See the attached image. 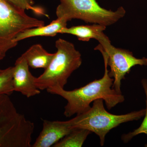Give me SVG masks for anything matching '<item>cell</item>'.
<instances>
[{
    "instance_id": "13",
    "label": "cell",
    "mask_w": 147,
    "mask_h": 147,
    "mask_svg": "<svg viewBox=\"0 0 147 147\" xmlns=\"http://www.w3.org/2000/svg\"><path fill=\"white\" fill-rule=\"evenodd\" d=\"M91 133L88 129L74 128L69 133L55 144L53 147H81Z\"/></svg>"
},
{
    "instance_id": "11",
    "label": "cell",
    "mask_w": 147,
    "mask_h": 147,
    "mask_svg": "<svg viewBox=\"0 0 147 147\" xmlns=\"http://www.w3.org/2000/svg\"><path fill=\"white\" fill-rule=\"evenodd\" d=\"M67 22L63 18H57L47 26L27 29L16 36L14 42L18 43V41L33 37L55 36L62 29L67 27Z\"/></svg>"
},
{
    "instance_id": "15",
    "label": "cell",
    "mask_w": 147,
    "mask_h": 147,
    "mask_svg": "<svg viewBox=\"0 0 147 147\" xmlns=\"http://www.w3.org/2000/svg\"><path fill=\"white\" fill-rule=\"evenodd\" d=\"M142 84L146 95V109L145 118L142 122V124L139 128L135 129L132 132H129L128 134H123L122 136V140L125 143H127L129 142L133 137L139 134H145L147 135V80L144 79L142 80Z\"/></svg>"
},
{
    "instance_id": "6",
    "label": "cell",
    "mask_w": 147,
    "mask_h": 147,
    "mask_svg": "<svg viewBox=\"0 0 147 147\" xmlns=\"http://www.w3.org/2000/svg\"><path fill=\"white\" fill-rule=\"evenodd\" d=\"M45 25L43 21L27 15L7 0H0V61L9 50L18 44L16 36L27 29Z\"/></svg>"
},
{
    "instance_id": "10",
    "label": "cell",
    "mask_w": 147,
    "mask_h": 147,
    "mask_svg": "<svg viewBox=\"0 0 147 147\" xmlns=\"http://www.w3.org/2000/svg\"><path fill=\"white\" fill-rule=\"evenodd\" d=\"M106 28V26L100 24L82 25L64 28L59 34L73 35L81 41H89L90 39H95L100 42L108 38L103 32Z\"/></svg>"
},
{
    "instance_id": "2",
    "label": "cell",
    "mask_w": 147,
    "mask_h": 147,
    "mask_svg": "<svg viewBox=\"0 0 147 147\" xmlns=\"http://www.w3.org/2000/svg\"><path fill=\"white\" fill-rule=\"evenodd\" d=\"M55 46L57 51L50 65L41 75L35 77V85L40 90L55 86L64 88L69 76L82 64V55L73 43L59 38Z\"/></svg>"
},
{
    "instance_id": "7",
    "label": "cell",
    "mask_w": 147,
    "mask_h": 147,
    "mask_svg": "<svg viewBox=\"0 0 147 147\" xmlns=\"http://www.w3.org/2000/svg\"><path fill=\"white\" fill-rule=\"evenodd\" d=\"M99 43L106 53L107 64L110 68L109 75L114 79L112 88L119 94H122L121 81L127 74L134 66L147 65V58L138 59L129 50L114 47L109 38Z\"/></svg>"
},
{
    "instance_id": "3",
    "label": "cell",
    "mask_w": 147,
    "mask_h": 147,
    "mask_svg": "<svg viewBox=\"0 0 147 147\" xmlns=\"http://www.w3.org/2000/svg\"><path fill=\"white\" fill-rule=\"evenodd\" d=\"M9 96L0 95V147H31L34 123L18 112Z\"/></svg>"
},
{
    "instance_id": "5",
    "label": "cell",
    "mask_w": 147,
    "mask_h": 147,
    "mask_svg": "<svg viewBox=\"0 0 147 147\" xmlns=\"http://www.w3.org/2000/svg\"><path fill=\"white\" fill-rule=\"evenodd\" d=\"M56 9L57 18L67 21L73 19L86 23L98 24L107 27L115 24L125 15L126 11L120 7L115 11L100 7L96 0H60Z\"/></svg>"
},
{
    "instance_id": "4",
    "label": "cell",
    "mask_w": 147,
    "mask_h": 147,
    "mask_svg": "<svg viewBox=\"0 0 147 147\" xmlns=\"http://www.w3.org/2000/svg\"><path fill=\"white\" fill-rule=\"evenodd\" d=\"M93 102L90 109L76 115L68 121L72 128L85 129L96 134L99 137L101 146L104 145L106 135L110 130L121 124L138 120L146 113V109H143L125 115H114L105 110L103 99H97Z\"/></svg>"
},
{
    "instance_id": "16",
    "label": "cell",
    "mask_w": 147,
    "mask_h": 147,
    "mask_svg": "<svg viewBox=\"0 0 147 147\" xmlns=\"http://www.w3.org/2000/svg\"><path fill=\"white\" fill-rule=\"evenodd\" d=\"M11 3L18 8L26 10H31L36 14L48 17L43 9L33 5V0H7Z\"/></svg>"
},
{
    "instance_id": "14",
    "label": "cell",
    "mask_w": 147,
    "mask_h": 147,
    "mask_svg": "<svg viewBox=\"0 0 147 147\" xmlns=\"http://www.w3.org/2000/svg\"><path fill=\"white\" fill-rule=\"evenodd\" d=\"M13 66L3 69L0 73V95H10L14 91L13 84Z\"/></svg>"
},
{
    "instance_id": "12",
    "label": "cell",
    "mask_w": 147,
    "mask_h": 147,
    "mask_svg": "<svg viewBox=\"0 0 147 147\" xmlns=\"http://www.w3.org/2000/svg\"><path fill=\"white\" fill-rule=\"evenodd\" d=\"M55 53H48L39 44H35L21 56L25 58L29 66L34 69H45L53 59Z\"/></svg>"
},
{
    "instance_id": "1",
    "label": "cell",
    "mask_w": 147,
    "mask_h": 147,
    "mask_svg": "<svg viewBox=\"0 0 147 147\" xmlns=\"http://www.w3.org/2000/svg\"><path fill=\"white\" fill-rule=\"evenodd\" d=\"M95 49L100 51L104 60L105 72L102 78L95 80L84 86L72 90H66L64 88L58 86L50 87L47 89L49 93L58 95L67 101L64 112V115L66 117L86 112L91 108L90 103L97 99H103L109 110L125 100L124 96L119 94L112 88L114 79L109 74L105 51L100 45Z\"/></svg>"
},
{
    "instance_id": "9",
    "label": "cell",
    "mask_w": 147,
    "mask_h": 147,
    "mask_svg": "<svg viewBox=\"0 0 147 147\" xmlns=\"http://www.w3.org/2000/svg\"><path fill=\"white\" fill-rule=\"evenodd\" d=\"M68 121L43 120L42 131L32 147H50L63 139L73 129Z\"/></svg>"
},
{
    "instance_id": "8",
    "label": "cell",
    "mask_w": 147,
    "mask_h": 147,
    "mask_svg": "<svg viewBox=\"0 0 147 147\" xmlns=\"http://www.w3.org/2000/svg\"><path fill=\"white\" fill-rule=\"evenodd\" d=\"M34 76L29 70V66L22 56L17 59L13 66V84L14 91L30 98L40 93L34 84Z\"/></svg>"
},
{
    "instance_id": "17",
    "label": "cell",
    "mask_w": 147,
    "mask_h": 147,
    "mask_svg": "<svg viewBox=\"0 0 147 147\" xmlns=\"http://www.w3.org/2000/svg\"><path fill=\"white\" fill-rule=\"evenodd\" d=\"M3 69H0V73H1V72L2 71Z\"/></svg>"
}]
</instances>
